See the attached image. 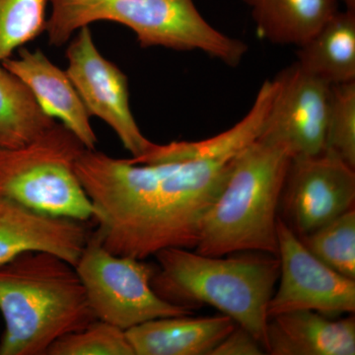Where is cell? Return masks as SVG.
Instances as JSON below:
<instances>
[{
    "instance_id": "cell-1",
    "label": "cell",
    "mask_w": 355,
    "mask_h": 355,
    "mask_svg": "<svg viewBox=\"0 0 355 355\" xmlns=\"http://www.w3.org/2000/svg\"><path fill=\"white\" fill-rule=\"evenodd\" d=\"M259 132L246 114L216 137L153 144L137 158L85 149L76 172L92 205L93 236L111 253L139 260L168 248L195 249L235 158Z\"/></svg>"
},
{
    "instance_id": "cell-2",
    "label": "cell",
    "mask_w": 355,
    "mask_h": 355,
    "mask_svg": "<svg viewBox=\"0 0 355 355\" xmlns=\"http://www.w3.org/2000/svg\"><path fill=\"white\" fill-rule=\"evenodd\" d=\"M154 257L157 265L151 284L161 298L191 310L212 306L246 329L265 349L268 303L279 277L277 256L239 252L210 257L186 248H168Z\"/></svg>"
},
{
    "instance_id": "cell-3",
    "label": "cell",
    "mask_w": 355,
    "mask_h": 355,
    "mask_svg": "<svg viewBox=\"0 0 355 355\" xmlns=\"http://www.w3.org/2000/svg\"><path fill=\"white\" fill-rule=\"evenodd\" d=\"M0 355H46L53 343L92 322L73 265L29 252L0 266Z\"/></svg>"
},
{
    "instance_id": "cell-4",
    "label": "cell",
    "mask_w": 355,
    "mask_h": 355,
    "mask_svg": "<svg viewBox=\"0 0 355 355\" xmlns=\"http://www.w3.org/2000/svg\"><path fill=\"white\" fill-rule=\"evenodd\" d=\"M291 160L284 147L260 139L243 149L203 218L193 250L210 257L239 252L277 256L280 197Z\"/></svg>"
},
{
    "instance_id": "cell-5",
    "label": "cell",
    "mask_w": 355,
    "mask_h": 355,
    "mask_svg": "<svg viewBox=\"0 0 355 355\" xmlns=\"http://www.w3.org/2000/svg\"><path fill=\"white\" fill-rule=\"evenodd\" d=\"M49 44L62 46L95 22L118 23L135 33L144 49L200 51L229 67L241 64L248 46L209 24L195 0H50Z\"/></svg>"
},
{
    "instance_id": "cell-6",
    "label": "cell",
    "mask_w": 355,
    "mask_h": 355,
    "mask_svg": "<svg viewBox=\"0 0 355 355\" xmlns=\"http://www.w3.org/2000/svg\"><path fill=\"white\" fill-rule=\"evenodd\" d=\"M85 146L55 123L36 139L0 149V198L55 216L92 221L93 207L76 172Z\"/></svg>"
},
{
    "instance_id": "cell-7",
    "label": "cell",
    "mask_w": 355,
    "mask_h": 355,
    "mask_svg": "<svg viewBox=\"0 0 355 355\" xmlns=\"http://www.w3.org/2000/svg\"><path fill=\"white\" fill-rule=\"evenodd\" d=\"M74 268L96 319L121 330L157 318L193 314L156 293L151 284L156 265L111 253L93 234Z\"/></svg>"
},
{
    "instance_id": "cell-8",
    "label": "cell",
    "mask_w": 355,
    "mask_h": 355,
    "mask_svg": "<svg viewBox=\"0 0 355 355\" xmlns=\"http://www.w3.org/2000/svg\"><path fill=\"white\" fill-rule=\"evenodd\" d=\"M76 33L67 46L65 71L88 114L114 130L132 158L144 155L153 142L146 139L133 116L128 76L100 53L89 26Z\"/></svg>"
},
{
    "instance_id": "cell-9",
    "label": "cell",
    "mask_w": 355,
    "mask_h": 355,
    "mask_svg": "<svg viewBox=\"0 0 355 355\" xmlns=\"http://www.w3.org/2000/svg\"><path fill=\"white\" fill-rule=\"evenodd\" d=\"M277 232L279 286L268 303V319L298 310L330 318L354 314L355 279L318 260L279 216Z\"/></svg>"
},
{
    "instance_id": "cell-10",
    "label": "cell",
    "mask_w": 355,
    "mask_h": 355,
    "mask_svg": "<svg viewBox=\"0 0 355 355\" xmlns=\"http://www.w3.org/2000/svg\"><path fill=\"white\" fill-rule=\"evenodd\" d=\"M354 203L355 169L324 150L292 159L280 197L282 216H279L301 238L354 209Z\"/></svg>"
},
{
    "instance_id": "cell-11",
    "label": "cell",
    "mask_w": 355,
    "mask_h": 355,
    "mask_svg": "<svg viewBox=\"0 0 355 355\" xmlns=\"http://www.w3.org/2000/svg\"><path fill=\"white\" fill-rule=\"evenodd\" d=\"M277 91L258 139L284 147L292 159L326 150L331 85L297 62L275 77Z\"/></svg>"
},
{
    "instance_id": "cell-12",
    "label": "cell",
    "mask_w": 355,
    "mask_h": 355,
    "mask_svg": "<svg viewBox=\"0 0 355 355\" xmlns=\"http://www.w3.org/2000/svg\"><path fill=\"white\" fill-rule=\"evenodd\" d=\"M89 222L0 198V266L29 252L55 254L76 266L92 235Z\"/></svg>"
},
{
    "instance_id": "cell-13",
    "label": "cell",
    "mask_w": 355,
    "mask_h": 355,
    "mask_svg": "<svg viewBox=\"0 0 355 355\" xmlns=\"http://www.w3.org/2000/svg\"><path fill=\"white\" fill-rule=\"evenodd\" d=\"M31 91L42 109L51 118L71 130L87 149H96L98 137L91 116L69 74L53 64L43 51L25 46L17 51V58L1 62Z\"/></svg>"
},
{
    "instance_id": "cell-14",
    "label": "cell",
    "mask_w": 355,
    "mask_h": 355,
    "mask_svg": "<svg viewBox=\"0 0 355 355\" xmlns=\"http://www.w3.org/2000/svg\"><path fill=\"white\" fill-rule=\"evenodd\" d=\"M265 350L270 355H354V317L336 319L311 310L277 315L268 319Z\"/></svg>"
},
{
    "instance_id": "cell-15",
    "label": "cell",
    "mask_w": 355,
    "mask_h": 355,
    "mask_svg": "<svg viewBox=\"0 0 355 355\" xmlns=\"http://www.w3.org/2000/svg\"><path fill=\"white\" fill-rule=\"evenodd\" d=\"M157 318L125 331L135 355H209L237 324L221 314Z\"/></svg>"
},
{
    "instance_id": "cell-16",
    "label": "cell",
    "mask_w": 355,
    "mask_h": 355,
    "mask_svg": "<svg viewBox=\"0 0 355 355\" xmlns=\"http://www.w3.org/2000/svg\"><path fill=\"white\" fill-rule=\"evenodd\" d=\"M251 11L257 34L275 44L300 46L334 14L338 0H243Z\"/></svg>"
},
{
    "instance_id": "cell-17",
    "label": "cell",
    "mask_w": 355,
    "mask_h": 355,
    "mask_svg": "<svg viewBox=\"0 0 355 355\" xmlns=\"http://www.w3.org/2000/svg\"><path fill=\"white\" fill-rule=\"evenodd\" d=\"M296 55L301 69L330 85L355 81V10L334 14Z\"/></svg>"
},
{
    "instance_id": "cell-18",
    "label": "cell",
    "mask_w": 355,
    "mask_h": 355,
    "mask_svg": "<svg viewBox=\"0 0 355 355\" xmlns=\"http://www.w3.org/2000/svg\"><path fill=\"white\" fill-rule=\"evenodd\" d=\"M55 123L30 89L0 62V149L25 146Z\"/></svg>"
},
{
    "instance_id": "cell-19",
    "label": "cell",
    "mask_w": 355,
    "mask_h": 355,
    "mask_svg": "<svg viewBox=\"0 0 355 355\" xmlns=\"http://www.w3.org/2000/svg\"><path fill=\"white\" fill-rule=\"evenodd\" d=\"M311 254L343 277L355 279V209L299 238Z\"/></svg>"
},
{
    "instance_id": "cell-20",
    "label": "cell",
    "mask_w": 355,
    "mask_h": 355,
    "mask_svg": "<svg viewBox=\"0 0 355 355\" xmlns=\"http://www.w3.org/2000/svg\"><path fill=\"white\" fill-rule=\"evenodd\" d=\"M50 0H0V62L46 32Z\"/></svg>"
},
{
    "instance_id": "cell-21",
    "label": "cell",
    "mask_w": 355,
    "mask_h": 355,
    "mask_svg": "<svg viewBox=\"0 0 355 355\" xmlns=\"http://www.w3.org/2000/svg\"><path fill=\"white\" fill-rule=\"evenodd\" d=\"M46 355H135L125 331L95 319L58 338Z\"/></svg>"
},
{
    "instance_id": "cell-22",
    "label": "cell",
    "mask_w": 355,
    "mask_h": 355,
    "mask_svg": "<svg viewBox=\"0 0 355 355\" xmlns=\"http://www.w3.org/2000/svg\"><path fill=\"white\" fill-rule=\"evenodd\" d=\"M326 150L355 169V81L331 85Z\"/></svg>"
},
{
    "instance_id": "cell-23",
    "label": "cell",
    "mask_w": 355,
    "mask_h": 355,
    "mask_svg": "<svg viewBox=\"0 0 355 355\" xmlns=\"http://www.w3.org/2000/svg\"><path fill=\"white\" fill-rule=\"evenodd\" d=\"M265 349L246 329L236 326L209 355H261Z\"/></svg>"
},
{
    "instance_id": "cell-24",
    "label": "cell",
    "mask_w": 355,
    "mask_h": 355,
    "mask_svg": "<svg viewBox=\"0 0 355 355\" xmlns=\"http://www.w3.org/2000/svg\"><path fill=\"white\" fill-rule=\"evenodd\" d=\"M338 2H343L345 4V9L355 10V0H338Z\"/></svg>"
}]
</instances>
